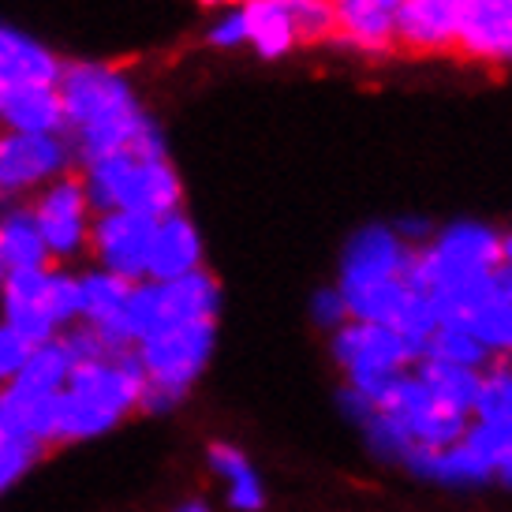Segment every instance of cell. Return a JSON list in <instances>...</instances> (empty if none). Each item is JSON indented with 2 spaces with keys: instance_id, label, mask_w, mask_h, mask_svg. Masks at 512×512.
<instances>
[{
  "instance_id": "cell-12",
  "label": "cell",
  "mask_w": 512,
  "mask_h": 512,
  "mask_svg": "<svg viewBox=\"0 0 512 512\" xmlns=\"http://www.w3.org/2000/svg\"><path fill=\"white\" fill-rule=\"evenodd\" d=\"M464 0H404L393 12V38L400 53L441 57L456 49Z\"/></svg>"
},
{
  "instance_id": "cell-5",
  "label": "cell",
  "mask_w": 512,
  "mask_h": 512,
  "mask_svg": "<svg viewBox=\"0 0 512 512\" xmlns=\"http://www.w3.org/2000/svg\"><path fill=\"white\" fill-rule=\"evenodd\" d=\"M0 322L27 344H45L79 326V270H12L0 285Z\"/></svg>"
},
{
  "instance_id": "cell-1",
  "label": "cell",
  "mask_w": 512,
  "mask_h": 512,
  "mask_svg": "<svg viewBox=\"0 0 512 512\" xmlns=\"http://www.w3.org/2000/svg\"><path fill=\"white\" fill-rule=\"evenodd\" d=\"M57 94L79 169L101 157L128 154L131 139L150 116L131 75L105 60H64Z\"/></svg>"
},
{
  "instance_id": "cell-25",
  "label": "cell",
  "mask_w": 512,
  "mask_h": 512,
  "mask_svg": "<svg viewBox=\"0 0 512 512\" xmlns=\"http://www.w3.org/2000/svg\"><path fill=\"white\" fill-rule=\"evenodd\" d=\"M415 378L427 385L430 397L453 404L460 412H471L475 408V397H479V382L483 374L468 367H449V363H438V359H423L419 356V367H415Z\"/></svg>"
},
{
  "instance_id": "cell-23",
  "label": "cell",
  "mask_w": 512,
  "mask_h": 512,
  "mask_svg": "<svg viewBox=\"0 0 512 512\" xmlns=\"http://www.w3.org/2000/svg\"><path fill=\"white\" fill-rule=\"evenodd\" d=\"M72 367H75L72 348L64 344V337H57V341H45V344H34V348H30V359L12 378V385H19V389L30 393V397L49 400L68 385Z\"/></svg>"
},
{
  "instance_id": "cell-38",
  "label": "cell",
  "mask_w": 512,
  "mask_h": 512,
  "mask_svg": "<svg viewBox=\"0 0 512 512\" xmlns=\"http://www.w3.org/2000/svg\"><path fill=\"white\" fill-rule=\"evenodd\" d=\"M202 8H243V4H247V0H199Z\"/></svg>"
},
{
  "instance_id": "cell-8",
  "label": "cell",
  "mask_w": 512,
  "mask_h": 512,
  "mask_svg": "<svg viewBox=\"0 0 512 512\" xmlns=\"http://www.w3.org/2000/svg\"><path fill=\"white\" fill-rule=\"evenodd\" d=\"M27 206L34 221H38V232H42L53 266H72V262L86 258L94 210L86 202L79 172H68V176L53 180L49 187H42L34 199H27Z\"/></svg>"
},
{
  "instance_id": "cell-21",
  "label": "cell",
  "mask_w": 512,
  "mask_h": 512,
  "mask_svg": "<svg viewBox=\"0 0 512 512\" xmlns=\"http://www.w3.org/2000/svg\"><path fill=\"white\" fill-rule=\"evenodd\" d=\"M240 12L247 23V45L262 60H285L299 45L288 0H247Z\"/></svg>"
},
{
  "instance_id": "cell-31",
  "label": "cell",
  "mask_w": 512,
  "mask_h": 512,
  "mask_svg": "<svg viewBox=\"0 0 512 512\" xmlns=\"http://www.w3.org/2000/svg\"><path fill=\"white\" fill-rule=\"evenodd\" d=\"M42 449L34 445H0V501L12 494L15 486L30 479L34 468L42 464Z\"/></svg>"
},
{
  "instance_id": "cell-4",
  "label": "cell",
  "mask_w": 512,
  "mask_h": 512,
  "mask_svg": "<svg viewBox=\"0 0 512 512\" xmlns=\"http://www.w3.org/2000/svg\"><path fill=\"white\" fill-rule=\"evenodd\" d=\"M79 180L94 214L120 210L161 221L184 210V180L169 157L165 161H143L131 154L101 157L79 169Z\"/></svg>"
},
{
  "instance_id": "cell-28",
  "label": "cell",
  "mask_w": 512,
  "mask_h": 512,
  "mask_svg": "<svg viewBox=\"0 0 512 512\" xmlns=\"http://www.w3.org/2000/svg\"><path fill=\"white\" fill-rule=\"evenodd\" d=\"M468 333L483 344L490 356H509L512 359V303L494 299L490 307H483V311L471 318Z\"/></svg>"
},
{
  "instance_id": "cell-27",
  "label": "cell",
  "mask_w": 512,
  "mask_h": 512,
  "mask_svg": "<svg viewBox=\"0 0 512 512\" xmlns=\"http://www.w3.org/2000/svg\"><path fill=\"white\" fill-rule=\"evenodd\" d=\"M475 412L479 419H512V359L498 356L479 382V397H475Z\"/></svg>"
},
{
  "instance_id": "cell-16",
  "label": "cell",
  "mask_w": 512,
  "mask_h": 512,
  "mask_svg": "<svg viewBox=\"0 0 512 512\" xmlns=\"http://www.w3.org/2000/svg\"><path fill=\"white\" fill-rule=\"evenodd\" d=\"M333 19H337L333 45L352 49L359 57H389V53H397L393 12H385L378 4H370V0H333Z\"/></svg>"
},
{
  "instance_id": "cell-15",
  "label": "cell",
  "mask_w": 512,
  "mask_h": 512,
  "mask_svg": "<svg viewBox=\"0 0 512 512\" xmlns=\"http://www.w3.org/2000/svg\"><path fill=\"white\" fill-rule=\"evenodd\" d=\"M206 270V243L191 217L180 214L161 217L150 240V262H146V281H176L187 273Z\"/></svg>"
},
{
  "instance_id": "cell-6",
  "label": "cell",
  "mask_w": 512,
  "mask_h": 512,
  "mask_svg": "<svg viewBox=\"0 0 512 512\" xmlns=\"http://www.w3.org/2000/svg\"><path fill=\"white\" fill-rule=\"evenodd\" d=\"M217 311H221V281L210 270L187 273L176 281H139L131 285L124 333L135 348L161 329L187 326V322H217Z\"/></svg>"
},
{
  "instance_id": "cell-13",
  "label": "cell",
  "mask_w": 512,
  "mask_h": 512,
  "mask_svg": "<svg viewBox=\"0 0 512 512\" xmlns=\"http://www.w3.org/2000/svg\"><path fill=\"white\" fill-rule=\"evenodd\" d=\"M131 285L113 273L86 266L79 270V326L94 329L109 352H128L124 333V311H128Z\"/></svg>"
},
{
  "instance_id": "cell-19",
  "label": "cell",
  "mask_w": 512,
  "mask_h": 512,
  "mask_svg": "<svg viewBox=\"0 0 512 512\" xmlns=\"http://www.w3.org/2000/svg\"><path fill=\"white\" fill-rule=\"evenodd\" d=\"M57 397H30L19 385H0V445H34L49 453V419Z\"/></svg>"
},
{
  "instance_id": "cell-33",
  "label": "cell",
  "mask_w": 512,
  "mask_h": 512,
  "mask_svg": "<svg viewBox=\"0 0 512 512\" xmlns=\"http://www.w3.org/2000/svg\"><path fill=\"white\" fill-rule=\"evenodd\" d=\"M30 348L34 344H27L12 326L0 322V385H8L23 370V363L30 359Z\"/></svg>"
},
{
  "instance_id": "cell-9",
  "label": "cell",
  "mask_w": 512,
  "mask_h": 512,
  "mask_svg": "<svg viewBox=\"0 0 512 512\" xmlns=\"http://www.w3.org/2000/svg\"><path fill=\"white\" fill-rule=\"evenodd\" d=\"M150 217L139 214H94L90 221V247L86 255L98 270L113 273L128 285L146 281V262H150V240H154Z\"/></svg>"
},
{
  "instance_id": "cell-42",
  "label": "cell",
  "mask_w": 512,
  "mask_h": 512,
  "mask_svg": "<svg viewBox=\"0 0 512 512\" xmlns=\"http://www.w3.org/2000/svg\"><path fill=\"white\" fill-rule=\"evenodd\" d=\"M4 277H8V266H4V258H0V285H4Z\"/></svg>"
},
{
  "instance_id": "cell-3",
  "label": "cell",
  "mask_w": 512,
  "mask_h": 512,
  "mask_svg": "<svg viewBox=\"0 0 512 512\" xmlns=\"http://www.w3.org/2000/svg\"><path fill=\"white\" fill-rule=\"evenodd\" d=\"M217 348V322H187V326H172L161 333H150L146 341H139L135 363L143 370V404L139 415L150 419H165L172 415L191 389L199 385V378L206 374L210 359Z\"/></svg>"
},
{
  "instance_id": "cell-18",
  "label": "cell",
  "mask_w": 512,
  "mask_h": 512,
  "mask_svg": "<svg viewBox=\"0 0 512 512\" xmlns=\"http://www.w3.org/2000/svg\"><path fill=\"white\" fill-rule=\"evenodd\" d=\"M0 128L23 131V135H68L57 86H45V83L8 86Z\"/></svg>"
},
{
  "instance_id": "cell-35",
  "label": "cell",
  "mask_w": 512,
  "mask_h": 512,
  "mask_svg": "<svg viewBox=\"0 0 512 512\" xmlns=\"http://www.w3.org/2000/svg\"><path fill=\"white\" fill-rule=\"evenodd\" d=\"M172 512H214L210 509V501L199 498V494H191V498H180L176 505H172Z\"/></svg>"
},
{
  "instance_id": "cell-24",
  "label": "cell",
  "mask_w": 512,
  "mask_h": 512,
  "mask_svg": "<svg viewBox=\"0 0 512 512\" xmlns=\"http://www.w3.org/2000/svg\"><path fill=\"white\" fill-rule=\"evenodd\" d=\"M412 292L415 288H408L400 277L397 281H374V285L341 288L352 322H370V326H389V329L397 326V318L404 314Z\"/></svg>"
},
{
  "instance_id": "cell-41",
  "label": "cell",
  "mask_w": 512,
  "mask_h": 512,
  "mask_svg": "<svg viewBox=\"0 0 512 512\" xmlns=\"http://www.w3.org/2000/svg\"><path fill=\"white\" fill-rule=\"evenodd\" d=\"M4 98H8V83L0 79V116H4Z\"/></svg>"
},
{
  "instance_id": "cell-29",
  "label": "cell",
  "mask_w": 512,
  "mask_h": 512,
  "mask_svg": "<svg viewBox=\"0 0 512 512\" xmlns=\"http://www.w3.org/2000/svg\"><path fill=\"white\" fill-rule=\"evenodd\" d=\"M460 441H464L471 453L490 468V475H494V471L512 456V419H490V423L479 419V427H471Z\"/></svg>"
},
{
  "instance_id": "cell-11",
  "label": "cell",
  "mask_w": 512,
  "mask_h": 512,
  "mask_svg": "<svg viewBox=\"0 0 512 512\" xmlns=\"http://www.w3.org/2000/svg\"><path fill=\"white\" fill-rule=\"evenodd\" d=\"M415 247L400 240L393 225H367L348 240L341 258V285L337 288H359L374 281H404V273L412 266Z\"/></svg>"
},
{
  "instance_id": "cell-32",
  "label": "cell",
  "mask_w": 512,
  "mask_h": 512,
  "mask_svg": "<svg viewBox=\"0 0 512 512\" xmlns=\"http://www.w3.org/2000/svg\"><path fill=\"white\" fill-rule=\"evenodd\" d=\"M206 45H214V49H240V45H247V23H243L240 8H228V12L217 15L210 30H206Z\"/></svg>"
},
{
  "instance_id": "cell-36",
  "label": "cell",
  "mask_w": 512,
  "mask_h": 512,
  "mask_svg": "<svg viewBox=\"0 0 512 512\" xmlns=\"http://www.w3.org/2000/svg\"><path fill=\"white\" fill-rule=\"evenodd\" d=\"M501 270H512V228L501 232Z\"/></svg>"
},
{
  "instance_id": "cell-10",
  "label": "cell",
  "mask_w": 512,
  "mask_h": 512,
  "mask_svg": "<svg viewBox=\"0 0 512 512\" xmlns=\"http://www.w3.org/2000/svg\"><path fill=\"white\" fill-rule=\"evenodd\" d=\"M333 356L348 370V382H374L408 370V363L419 359L412 344L389 326H370V322H344L333 333Z\"/></svg>"
},
{
  "instance_id": "cell-7",
  "label": "cell",
  "mask_w": 512,
  "mask_h": 512,
  "mask_svg": "<svg viewBox=\"0 0 512 512\" xmlns=\"http://www.w3.org/2000/svg\"><path fill=\"white\" fill-rule=\"evenodd\" d=\"M68 135H23L0 128V195L8 202L34 199L42 187L75 172Z\"/></svg>"
},
{
  "instance_id": "cell-39",
  "label": "cell",
  "mask_w": 512,
  "mask_h": 512,
  "mask_svg": "<svg viewBox=\"0 0 512 512\" xmlns=\"http://www.w3.org/2000/svg\"><path fill=\"white\" fill-rule=\"evenodd\" d=\"M494 475H501V479H505V483L512 486V456H509V460H505V464H501L498 471H494Z\"/></svg>"
},
{
  "instance_id": "cell-14",
  "label": "cell",
  "mask_w": 512,
  "mask_h": 512,
  "mask_svg": "<svg viewBox=\"0 0 512 512\" xmlns=\"http://www.w3.org/2000/svg\"><path fill=\"white\" fill-rule=\"evenodd\" d=\"M464 60L509 64L512 60V0H464L456 49Z\"/></svg>"
},
{
  "instance_id": "cell-30",
  "label": "cell",
  "mask_w": 512,
  "mask_h": 512,
  "mask_svg": "<svg viewBox=\"0 0 512 512\" xmlns=\"http://www.w3.org/2000/svg\"><path fill=\"white\" fill-rule=\"evenodd\" d=\"M292 27H296L299 45H322L333 42L337 19H333V0H288Z\"/></svg>"
},
{
  "instance_id": "cell-37",
  "label": "cell",
  "mask_w": 512,
  "mask_h": 512,
  "mask_svg": "<svg viewBox=\"0 0 512 512\" xmlns=\"http://www.w3.org/2000/svg\"><path fill=\"white\" fill-rule=\"evenodd\" d=\"M498 288H501V299H505V303H512V270L498 273Z\"/></svg>"
},
{
  "instance_id": "cell-34",
  "label": "cell",
  "mask_w": 512,
  "mask_h": 512,
  "mask_svg": "<svg viewBox=\"0 0 512 512\" xmlns=\"http://www.w3.org/2000/svg\"><path fill=\"white\" fill-rule=\"evenodd\" d=\"M314 322L322 329H341L344 322H352L341 288H322V292L314 296Z\"/></svg>"
},
{
  "instance_id": "cell-20",
  "label": "cell",
  "mask_w": 512,
  "mask_h": 512,
  "mask_svg": "<svg viewBox=\"0 0 512 512\" xmlns=\"http://www.w3.org/2000/svg\"><path fill=\"white\" fill-rule=\"evenodd\" d=\"M206 468L225 483L228 509L258 512L262 505H266V486H262L258 471L251 468V460H247V453H243L240 445H232V441H214V445L206 449Z\"/></svg>"
},
{
  "instance_id": "cell-17",
  "label": "cell",
  "mask_w": 512,
  "mask_h": 512,
  "mask_svg": "<svg viewBox=\"0 0 512 512\" xmlns=\"http://www.w3.org/2000/svg\"><path fill=\"white\" fill-rule=\"evenodd\" d=\"M60 72H64V60H60L49 45L38 42L27 30L0 23V79H4V83L8 86H23V83L57 86Z\"/></svg>"
},
{
  "instance_id": "cell-22",
  "label": "cell",
  "mask_w": 512,
  "mask_h": 512,
  "mask_svg": "<svg viewBox=\"0 0 512 512\" xmlns=\"http://www.w3.org/2000/svg\"><path fill=\"white\" fill-rule=\"evenodd\" d=\"M0 258H4L8 273L53 266V262H49V251H45L42 232H38V221H34L27 202H12V206L0 214Z\"/></svg>"
},
{
  "instance_id": "cell-26",
  "label": "cell",
  "mask_w": 512,
  "mask_h": 512,
  "mask_svg": "<svg viewBox=\"0 0 512 512\" xmlns=\"http://www.w3.org/2000/svg\"><path fill=\"white\" fill-rule=\"evenodd\" d=\"M423 359H438V363H449V367H468L479 370L490 363V352L483 344L471 337L468 329H456V326H438L430 333V341L423 344Z\"/></svg>"
},
{
  "instance_id": "cell-40",
  "label": "cell",
  "mask_w": 512,
  "mask_h": 512,
  "mask_svg": "<svg viewBox=\"0 0 512 512\" xmlns=\"http://www.w3.org/2000/svg\"><path fill=\"white\" fill-rule=\"evenodd\" d=\"M370 4H378V8H385V12H397L404 0H370Z\"/></svg>"
},
{
  "instance_id": "cell-2",
  "label": "cell",
  "mask_w": 512,
  "mask_h": 512,
  "mask_svg": "<svg viewBox=\"0 0 512 512\" xmlns=\"http://www.w3.org/2000/svg\"><path fill=\"white\" fill-rule=\"evenodd\" d=\"M143 389V370L131 348L75 363L68 385L53 400L49 449H72V445L109 438L131 415H139Z\"/></svg>"
}]
</instances>
